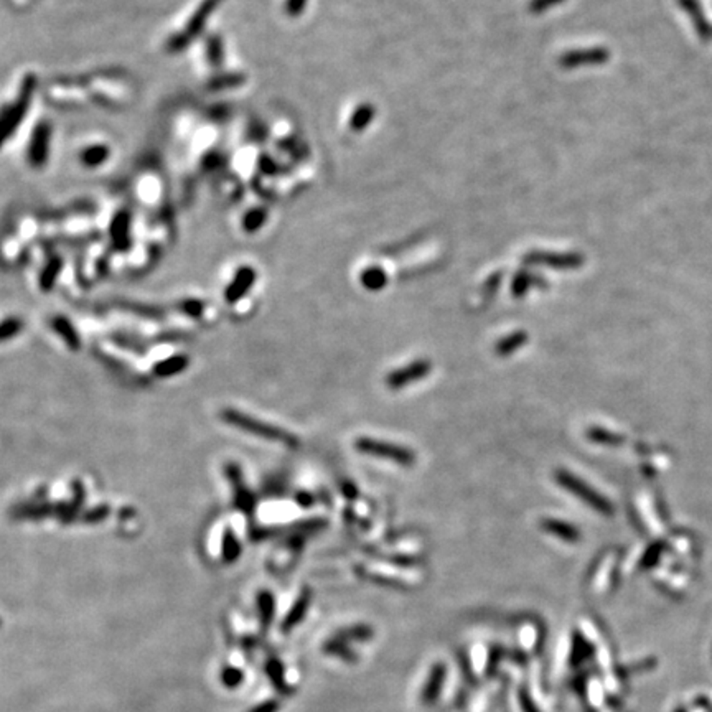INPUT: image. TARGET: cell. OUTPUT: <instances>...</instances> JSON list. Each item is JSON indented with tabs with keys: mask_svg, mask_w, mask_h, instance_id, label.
Returning a JSON list of instances; mask_svg holds the SVG:
<instances>
[{
	"mask_svg": "<svg viewBox=\"0 0 712 712\" xmlns=\"http://www.w3.org/2000/svg\"><path fill=\"white\" fill-rule=\"evenodd\" d=\"M541 528H543L546 532H549V535L566 541V543H577V541L581 539V531H579L574 524L561 521V519L544 518L543 521H541Z\"/></svg>",
	"mask_w": 712,
	"mask_h": 712,
	"instance_id": "8fae6325",
	"label": "cell"
},
{
	"mask_svg": "<svg viewBox=\"0 0 712 712\" xmlns=\"http://www.w3.org/2000/svg\"><path fill=\"white\" fill-rule=\"evenodd\" d=\"M355 449L360 454L371 455V457L386 459L391 462L398 463L401 467H412L416 463V454L407 447L398 445L385 441H376V439L360 437L355 441Z\"/></svg>",
	"mask_w": 712,
	"mask_h": 712,
	"instance_id": "7a4b0ae2",
	"label": "cell"
},
{
	"mask_svg": "<svg viewBox=\"0 0 712 712\" xmlns=\"http://www.w3.org/2000/svg\"><path fill=\"white\" fill-rule=\"evenodd\" d=\"M662 551H663V544H655V546H651L650 551H648V554H645V557H643L642 566H643V567H650V566H653L655 562L660 559V556H662Z\"/></svg>",
	"mask_w": 712,
	"mask_h": 712,
	"instance_id": "f546056e",
	"label": "cell"
},
{
	"mask_svg": "<svg viewBox=\"0 0 712 712\" xmlns=\"http://www.w3.org/2000/svg\"><path fill=\"white\" fill-rule=\"evenodd\" d=\"M592 655V645L587 642L586 638L582 637L581 633L575 632L573 635V648H570V664L573 666H579L586 662L587 658Z\"/></svg>",
	"mask_w": 712,
	"mask_h": 712,
	"instance_id": "603a6c76",
	"label": "cell"
},
{
	"mask_svg": "<svg viewBox=\"0 0 712 712\" xmlns=\"http://www.w3.org/2000/svg\"><path fill=\"white\" fill-rule=\"evenodd\" d=\"M221 556H223V561L226 564H233L240 559L241 556V543L240 539L234 536L231 530H226L223 535V543H221Z\"/></svg>",
	"mask_w": 712,
	"mask_h": 712,
	"instance_id": "cb8c5ba5",
	"label": "cell"
},
{
	"mask_svg": "<svg viewBox=\"0 0 712 712\" xmlns=\"http://www.w3.org/2000/svg\"><path fill=\"white\" fill-rule=\"evenodd\" d=\"M376 116V108L373 104H361L360 108L353 110L352 119H349V127L355 132H363L371 126Z\"/></svg>",
	"mask_w": 712,
	"mask_h": 712,
	"instance_id": "44dd1931",
	"label": "cell"
},
{
	"mask_svg": "<svg viewBox=\"0 0 712 712\" xmlns=\"http://www.w3.org/2000/svg\"><path fill=\"white\" fill-rule=\"evenodd\" d=\"M343 493L347 494L348 498H355L356 494H358V490H356L355 487H353V485H347V487L343 488Z\"/></svg>",
	"mask_w": 712,
	"mask_h": 712,
	"instance_id": "8d00e7d4",
	"label": "cell"
},
{
	"mask_svg": "<svg viewBox=\"0 0 712 712\" xmlns=\"http://www.w3.org/2000/svg\"><path fill=\"white\" fill-rule=\"evenodd\" d=\"M447 677V666L443 663H434L430 668L427 680H425L424 688L421 691V702L424 706L436 704L439 696H441L443 683Z\"/></svg>",
	"mask_w": 712,
	"mask_h": 712,
	"instance_id": "ba28073f",
	"label": "cell"
},
{
	"mask_svg": "<svg viewBox=\"0 0 712 712\" xmlns=\"http://www.w3.org/2000/svg\"><path fill=\"white\" fill-rule=\"evenodd\" d=\"M536 285H546V282L539 276L532 274V272L519 271L518 274L514 276L513 284H511V294H513L514 297H523L526 296L532 287H536Z\"/></svg>",
	"mask_w": 712,
	"mask_h": 712,
	"instance_id": "ac0fdd59",
	"label": "cell"
},
{
	"mask_svg": "<svg viewBox=\"0 0 712 712\" xmlns=\"http://www.w3.org/2000/svg\"><path fill=\"white\" fill-rule=\"evenodd\" d=\"M221 419H223L226 424L233 425V427L240 429L242 432L253 434L256 437L266 439V441L272 442H280L289 447L298 445V439L294 436V434L287 432V430L280 427H276V425L272 424H267V422L256 419L253 416H247L244 412L236 411V409H223V411H221Z\"/></svg>",
	"mask_w": 712,
	"mask_h": 712,
	"instance_id": "6da1fadb",
	"label": "cell"
},
{
	"mask_svg": "<svg viewBox=\"0 0 712 712\" xmlns=\"http://www.w3.org/2000/svg\"><path fill=\"white\" fill-rule=\"evenodd\" d=\"M307 3H309V0H287V3H285V12L292 17H298L305 10Z\"/></svg>",
	"mask_w": 712,
	"mask_h": 712,
	"instance_id": "1f68e13d",
	"label": "cell"
},
{
	"mask_svg": "<svg viewBox=\"0 0 712 712\" xmlns=\"http://www.w3.org/2000/svg\"><path fill=\"white\" fill-rule=\"evenodd\" d=\"M226 475H228V480L231 481L234 505H236V508L244 511V513H253L256 505L254 494L246 487L241 468L238 467L236 463H228V465H226Z\"/></svg>",
	"mask_w": 712,
	"mask_h": 712,
	"instance_id": "52a82bcc",
	"label": "cell"
},
{
	"mask_svg": "<svg viewBox=\"0 0 712 712\" xmlns=\"http://www.w3.org/2000/svg\"><path fill=\"white\" fill-rule=\"evenodd\" d=\"M108 513H109L108 506H99V508L95 510V511H89L86 518H84V521L97 523V521H101L102 518H106V516H108Z\"/></svg>",
	"mask_w": 712,
	"mask_h": 712,
	"instance_id": "d6a6232c",
	"label": "cell"
},
{
	"mask_svg": "<svg viewBox=\"0 0 712 712\" xmlns=\"http://www.w3.org/2000/svg\"><path fill=\"white\" fill-rule=\"evenodd\" d=\"M564 2V0H531L530 2V12L531 14L535 15H541L544 14V12L551 10V8L561 6V3Z\"/></svg>",
	"mask_w": 712,
	"mask_h": 712,
	"instance_id": "83f0119b",
	"label": "cell"
},
{
	"mask_svg": "<svg viewBox=\"0 0 712 712\" xmlns=\"http://www.w3.org/2000/svg\"><path fill=\"white\" fill-rule=\"evenodd\" d=\"M524 262L530 266H543L556 271L579 269L584 264V256L577 253H546V251H532L524 256Z\"/></svg>",
	"mask_w": 712,
	"mask_h": 712,
	"instance_id": "277c9868",
	"label": "cell"
},
{
	"mask_svg": "<svg viewBox=\"0 0 712 712\" xmlns=\"http://www.w3.org/2000/svg\"><path fill=\"white\" fill-rule=\"evenodd\" d=\"M528 338H530V336H528L526 331H523V330L513 331V334L506 335L505 338L498 340V343L494 345V352H497V355H500V356H508V355H511V353L518 352L519 348H523L524 345H526Z\"/></svg>",
	"mask_w": 712,
	"mask_h": 712,
	"instance_id": "e0dca14e",
	"label": "cell"
},
{
	"mask_svg": "<svg viewBox=\"0 0 712 712\" xmlns=\"http://www.w3.org/2000/svg\"><path fill=\"white\" fill-rule=\"evenodd\" d=\"M430 369H432V365H430L429 360L412 361V363L403 366V368L399 369H394L393 373L387 374L386 385L389 389H403V387L429 376Z\"/></svg>",
	"mask_w": 712,
	"mask_h": 712,
	"instance_id": "8992f818",
	"label": "cell"
},
{
	"mask_svg": "<svg viewBox=\"0 0 712 712\" xmlns=\"http://www.w3.org/2000/svg\"><path fill=\"white\" fill-rule=\"evenodd\" d=\"M264 218H266V215H264L262 211H254L253 215L249 216V221H247L246 228L249 229V231H256V229H258L259 226H261Z\"/></svg>",
	"mask_w": 712,
	"mask_h": 712,
	"instance_id": "836d02e7",
	"label": "cell"
},
{
	"mask_svg": "<svg viewBox=\"0 0 712 712\" xmlns=\"http://www.w3.org/2000/svg\"><path fill=\"white\" fill-rule=\"evenodd\" d=\"M386 284L387 274L378 266L368 267V269H365L363 274H361V285L371 292L381 291V289L386 287Z\"/></svg>",
	"mask_w": 712,
	"mask_h": 712,
	"instance_id": "7402d4cb",
	"label": "cell"
},
{
	"mask_svg": "<svg viewBox=\"0 0 712 712\" xmlns=\"http://www.w3.org/2000/svg\"><path fill=\"white\" fill-rule=\"evenodd\" d=\"M608 58H610V51L607 48H602V46H590V48H577L567 51V53H564L559 58V65L561 68H564V70H575V68L581 66L602 65V63L608 61Z\"/></svg>",
	"mask_w": 712,
	"mask_h": 712,
	"instance_id": "5b68a950",
	"label": "cell"
},
{
	"mask_svg": "<svg viewBox=\"0 0 712 712\" xmlns=\"http://www.w3.org/2000/svg\"><path fill=\"white\" fill-rule=\"evenodd\" d=\"M556 480L557 483L561 485L562 488L567 490V492H570L573 494H575L577 498H581V500L586 503V505H589L590 508H594L595 511H599L600 514H605V516H610L613 513V506L612 503L607 500V498L602 497L599 492H595L594 488L590 487V485H587L586 481L577 479V477L574 475V473L570 472H566V470H557L556 472Z\"/></svg>",
	"mask_w": 712,
	"mask_h": 712,
	"instance_id": "3957f363",
	"label": "cell"
},
{
	"mask_svg": "<svg viewBox=\"0 0 712 712\" xmlns=\"http://www.w3.org/2000/svg\"><path fill=\"white\" fill-rule=\"evenodd\" d=\"M23 320L19 317H8L0 322V343L15 338L22 334Z\"/></svg>",
	"mask_w": 712,
	"mask_h": 712,
	"instance_id": "d4e9b609",
	"label": "cell"
},
{
	"mask_svg": "<svg viewBox=\"0 0 712 712\" xmlns=\"http://www.w3.org/2000/svg\"><path fill=\"white\" fill-rule=\"evenodd\" d=\"M189 365H190L189 356L175 355V356L167 358V360H162L160 363H157L155 366H153V373L160 378H170V376H175V374L182 373V371H185L186 368H189Z\"/></svg>",
	"mask_w": 712,
	"mask_h": 712,
	"instance_id": "2e32d148",
	"label": "cell"
},
{
	"mask_svg": "<svg viewBox=\"0 0 712 712\" xmlns=\"http://www.w3.org/2000/svg\"><path fill=\"white\" fill-rule=\"evenodd\" d=\"M202 310H203L202 302H186V304L183 305V312L191 315V317H198V315L202 314Z\"/></svg>",
	"mask_w": 712,
	"mask_h": 712,
	"instance_id": "e575fe53",
	"label": "cell"
},
{
	"mask_svg": "<svg viewBox=\"0 0 712 712\" xmlns=\"http://www.w3.org/2000/svg\"><path fill=\"white\" fill-rule=\"evenodd\" d=\"M258 612L262 628H269L276 615V599L271 590H261L258 594Z\"/></svg>",
	"mask_w": 712,
	"mask_h": 712,
	"instance_id": "d6986e66",
	"label": "cell"
},
{
	"mask_svg": "<svg viewBox=\"0 0 712 712\" xmlns=\"http://www.w3.org/2000/svg\"><path fill=\"white\" fill-rule=\"evenodd\" d=\"M51 328H53L55 334L65 342L68 348L73 349V352H78L81 348V336L78 335V331H76V328L70 320L58 315V317L51 318Z\"/></svg>",
	"mask_w": 712,
	"mask_h": 712,
	"instance_id": "4fadbf2b",
	"label": "cell"
},
{
	"mask_svg": "<svg viewBox=\"0 0 712 712\" xmlns=\"http://www.w3.org/2000/svg\"><path fill=\"white\" fill-rule=\"evenodd\" d=\"M334 637L343 639V642H347V643L368 642V639L374 637V630L371 628L369 625L356 624V625H349V626H345V628H342V630H338Z\"/></svg>",
	"mask_w": 712,
	"mask_h": 712,
	"instance_id": "ffe728a7",
	"label": "cell"
},
{
	"mask_svg": "<svg viewBox=\"0 0 712 712\" xmlns=\"http://www.w3.org/2000/svg\"><path fill=\"white\" fill-rule=\"evenodd\" d=\"M310 602H312V590L309 587H304L291 607V610L287 612V615L282 620V632H291V630L304 622L307 612L310 608Z\"/></svg>",
	"mask_w": 712,
	"mask_h": 712,
	"instance_id": "9c48e42d",
	"label": "cell"
},
{
	"mask_svg": "<svg viewBox=\"0 0 712 712\" xmlns=\"http://www.w3.org/2000/svg\"><path fill=\"white\" fill-rule=\"evenodd\" d=\"M518 697H519V706H521L523 712H541L526 689H519Z\"/></svg>",
	"mask_w": 712,
	"mask_h": 712,
	"instance_id": "f1b7e54d",
	"label": "cell"
},
{
	"mask_svg": "<svg viewBox=\"0 0 712 712\" xmlns=\"http://www.w3.org/2000/svg\"><path fill=\"white\" fill-rule=\"evenodd\" d=\"M266 675H267V677H269V681L272 683V686H274V689L277 691V693L284 694V696L291 694V686H289L287 680H285L284 664L279 662V658L267 660Z\"/></svg>",
	"mask_w": 712,
	"mask_h": 712,
	"instance_id": "9a60e30c",
	"label": "cell"
},
{
	"mask_svg": "<svg viewBox=\"0 0 712 712\" xmlns=\"http://www.w3.org/2000/svg\"><path fill=\"white\" fill-rule=\"evenodd\" d=\"M680 6L688 12L691 22H693L694 28H696L697 35L702 38V40H711L712 38V27L711 23L707 22L704 12H702L701 6H699L697 0H680Z\"/></svg>",
	"mask_w": 712,
	"mask_h": 712,
	"instance_id": "30bf717a",
	"label": "cell"
},
{
	"mask_svg": "<svg viewBox=\"0 0 712 712\" xmlns=\"http://www.w3.org/2000/svg\"><path fill=\"white\" fill-rule=\"evenodd\" d=\"M280 709V701L279 699H267V701L259 702L258 706H254L249 712H279Z\"/></svg>",
	"mask_w": 712,
	"mask_h": 712,
	"instance_id": "4dcf8cb0",
	"label": "cell"
},
{
	"mask_svg": "<svg viewBox=\"0 0 712 712\" xmlns=\"http://www.w3.org/2000/svg\"><path fill=\"white\" fill-rule=\"evenodd\" d=\"M220 681L224 688L238 689L242 684V681H244V673L236 666H226L221 669Z\"/></svg>",
	"mask_w": 712,
	"mask_h": 712,
	"instance_id": "4316f807",
	"label": "cell"
},
{
	"mask_svg": "<svg viewBox=\"0 0 712 712\" xmlns=\"http://www.w3.org/2000/svg\"><path fill=\"white\" fill-rule=\"evenodd\" d=\"M254 280H256L254 269H251V267H242V269L236 274V277H234L233 282L229 284L228 291H226V300L231 302V304L233 302L240 300V298L247 292V289L253 287Z\"/></svg>",
	"mask_w": 712,
	"mask_h": 712,
	"instance_id": "7c38bea8",
	"label": "cell"
},
{
	"mask_svg": "<svg viewBox=\"0 0 712 712\" xmlns=\"http://www.w3.org/2000/svg\"><path fill=\"white\" fill-rule=\"evenodd\" d=\"M0 625H2V622H0Z\"/></svg>",
	"mask_w": 712,
	"mask_h": 712,
	"instance_id": "74e56055",
	"label": "cell"
},
{
	"mask_svg": "<svg viewBox=\"0 0 712 712\" xmlns=\"http://www.w3.org/2000/svg\"><path fill=\"white\" fill-rule=\"evenodd\" d=\"M312 501H314V498L310 497L309 493H298L297 494V503L300 506H310V505H312Z\"/></svg>",
	"mask_w": 712,
	"mask_h": 712,
	"instance_id": "d590c367",
	"label": "cell"
},
{
	"mask_svg": "<svg viewBox=\"0 0 712 712\" xmlns=\"http://www.w3.org/2000/svg\"><path fill=\"white\" fill-rule=\"evenodd\" d=\"M587 439L595 443H602V445H618V443L624 442V437L602 427H590L587 430Z\"/></svg>",
	"mask_w": 712,
	"mask_h": 712,
	"instance_id": "484cf974",
	"label": "cell"
},
{
	"mask_svg": "<svg viewBox=\"0 0 712 712\" xmlns=\"http://www.w3.org/2000/svg\"><path fill=\"white\" fill-rule=\"evenodd\" d=\"M322 651L328 656H335V658L342 660V662H345V663L353 664L358 662V655L352 650V648H349V643L343 642V639H340L336 637L328 638L327 642L323 643Z\"/></svg>",
	"mask_w": 712,
	"mask_h": 712,
	"instance_id": "5bb4252c",
	"label": "cell"
}]
</instances>
